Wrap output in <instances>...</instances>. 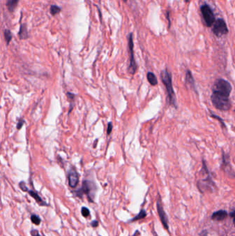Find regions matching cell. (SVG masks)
Segmentation results:
<instances>
[{
	"label": "cell",
	"mask_w": 235,
	"mask_h": 236,
	"mask_svg": "<svg viewBox=\"0 0 235 236\" xmlns=\"http://www.w3.org/2000/svg\"><path fill=\"white\" fill-rule=\"evenodd\" d=\"M232 86L226 79H218L212 87L211 102L216 109L221 111H228L232 107L230 95L232 92Z\"/></svg>",
	"instance_id": "6da1fadb"
},
{
	"label": "cell",
	"mask_w": 235,
	"mask_h": 236,
	"mask_svg": "<svg viewBox=\"0 0 235 236\" xmlns=\"http://www.w3.org/2000/svg\"><path fill=\"white\" fill-rule=\"evenodd\" d=\"M161 78L162 82L164 83L165 87H166L169 104L177 108L176 97H175V93L174 89H173L172 75H171L170 72L168 71L167 69L163 71L161 74Z\"/></svg>",
	"instance_id": "7a4b0ae2"
},
{
	"label": "cell",
	"mask_w": 235,
	"mask_h": 236,
	"mask_svg": "<svg viewBox=\"0 0 235 236\" xmlns=\"http://www.w3.org/2000/svg\"><path fill=\"white\" fill-rule=\"evenodd\" d=\"M96 191V186L93 182L89 180H84L82 184L81 188L77 191V196L82 197L83 195H86L88 196V200L92 202V199L94 196V192Z\"/></svg>",
	"instance_id": "3957f363"
},
{
	"label": "cell",
	"mask_w": 235,
	"mask_h": 236,
	"mask_svg": "<svg viewBox=\"0 0 235 236\" xmlns=\"http://www.w3.org/2000/svg\"><path fill=\"white\" fill-rule=\"evenodd\" d=\"M201 12L206 26L208 27H211L215 22V17L212 9L210 7V6L205 4L201 7Z\"/></svg>",
	"instance_id": "277c9868"
},
{
	"label": "cell",
	"mask_w": 235,
	"mask_h": 236,
	"mask_svg": "<svg viewBox=\"0 0 235 236\" xmlns=\"http://www.w3.org/2000/svg\"><path fill=\"white\" fill-rule=\"evenodd\" d=\"M212 32L217 37H221L226 35L228 32V28L227 27L226 22L223 19H218L215 20L213 24Z\"/></svg>",
	"instance_id": "5b68a950"
},
{
	"label": "cell",
	"mask_w": 235,
	"mask_h": 236,
	"mask_svg": "<svg viewBox=\"0 0 235 236\" xmlns=\"http://www.w3.org/2000/svg\"><path fill=\"white\" fill-rule=\"evenodd\" d=\"M133 34L130 33L128 36V48L130 52V64L128 66L129 73L134 75L137 71V64L134 57V51H133Z\"/></svg>",
	"instance_id": "8992f818"
},
{
	"label": "cell",
	"mask_w": 235,
	"mask_h": 236,
	"mask_svg": "<svg viewBox=\"0 0 235 236\" xmlns=\"http://www.w3.org/2000/svg\"><path fill=\"white\" fill-rule=\"evenodd\" d=\"M156 207H157V211L161 221L162 224L164 225V227L166 230L169 229L168 226V216H167L166 212H165L164 207H163V204L161 202V200L160 196H159V198L157 199V202H156Z\"/></svg>",
	"instance_id": "52a82bcc"
},
{
	"label": "cell",
	"mask_w": 235,
	"mask_h": 236,
	"mask_svg": "<svg viewBox=\"0 0 235 236\" xmlns=\"http://www.w3.org/2000/svg\"><path fill=\"white\" fill-rule=\"evenodd\" d=\"M214 185V182H212V178L210 177L209 173H208V177L205 178V180H202L199 181L197 184V186L201 192H203L204 191H207L208 188H212Z\"/></svg>",
	"instance_id": "ba28073f"
},
{
	"label": "cell",
	"mask_w": 235,
	"mask_h": 236,
	"mask_svg": "<svg viewBox=\"0 0 235 236\" xmlns=\"http://www.w3.org/2000/svg\"><path fill=\"white\" fill-rule=\"evenodd\" d=\"M68 178L69 185L72 188H75L79 183V175L77 172L74 169H71L68 174Z\"/></svg>",
	"instance_id": "9c48e42d"
},
{
	"label": "cell",
	"mask_w": 235,
	"mask_h": 236,
	"mask_svg": "<svg viewBox=\"0 0 235 236\" xmlns=\"http://www.w3.org/2000/svg\"><path fill=\"white\" fill-rule=\"evenodd\" d=\"M228 217V213L226 211L220 210L212 213L211 218L214 221H222L224 220Z\"/></svg>",
	"instance_id": "30bf717a"
},
{
	"label": "cell",
	"mask_w": 235,
	"mask_h": 236,
	"mask_svg": "<svg viewBox=\"0 0 235 236\" xmlns=\"http://www.w3.org/2000/svg\"><path fill=\"white\" fill-rule=\"evenodd\" d=\"M29 195L31 197H32L39 204L41 205V206H46V205H48L46 204V202H44V200H42V198H41V197L39 196V195L35 191H30V190H28L27 191Z\"/></svg>",
	"instance_id": "8fae6325"
},
{
	"label": "cell",
	"mask_w": 235,
	"mask_h": 236,
	"mask_svg": "<svg viewBox=\"0 0 235 236\" xmlns=\"http://www.w3.org/2000/svg\"><path fill=\"white\" fill-rule=\"evenodd\" d=\"M19 37L21 40H26L28 38V30L26 24H22L19 31Z\"/></svg>",
	"instance_id": "7c38bea8"
},
{
	"label": "cell",
	"mask_w": 235,
	"mask_h": 236,
	"mask_svg": "<svg viewBox=\"0 0 235 236\" xmlns=\"http://www.w3.org/2000/svg\"><path fill=\"white\" fill-rule=\"evenodd\" d=\"M185 81H186V84H188L190 85L194 89L196 90L195 79H194V78L192 77V73L190 71H187L186 75H185Z\"/></svg>",
	"instance_id": "4fadbf2b"
},
{
	"label": "cell",
	"mask_w": 235,
	"mask_h": 236,
	"mask_svg": "<svg viewBox=\"0 0 235 236\" xmlns=\"http://www.w3.org/2000/svg\"><path fill=\"white\" fill-rule=\"evenodd\" d=\"M19 0H7L6 6L10 12H13L17 8Z\"/></svg>",
	"instance_id": "5bb4252c"
},
{
	"label": "cell",
	"mask_w": 235,
	"mask_h": 236,
	"mask_svg": "<svg viewBox=\"0 0 235 236\" xmlns=\"http://www.w3.org/2000/svg\"><path fill=\"white\" fill-rule=\"evenodd\" d=\"M147 79L148 82L152 86H156L158 84L157 78H156V75L153 73H152V72H148L147 73Z\"/></svg>",
	"instance_id": "9a60e30c"
},
{
	"label": "cell",
	"mask_w": 235,
	"mask_h": 236,
	"mask_svg": "<svg viewBox=\"0 0 235 236\" xmlns=\"http://www.w3.org/2000/svg\"><path fill=\"white\" fill-rule=\"evenodd\" d=\"M146 215H147L146 211L145 210H141V211H140V212L139 213V214H138L137 216H135L133 219H131V222H135V221L139 220V219H143L144 217H146Z\"/></svg>",
	"instance_id": "2e32d148"
},
{
	"label": "cell",
	"mask_w": 235,
	"mask_h": 236,
	"mask_svg": "<svg viewBox=\"0 0 235 236\" xmlns=\"http://www.w3.org/2000/svg\"><path fill=\"white\" fill-rule=\"evenodd\" d=\"M61 11V9L60 7H59L57 5H52L50 6V12L51 13V15H57V14L60 13Z\"/></svg>",
	"instance_id": "e0dca14e"
},
{
	"label": "cell",
	"mask_w": 235,
	"mask_h": 236,
	"mask_svg": "<svg viewBox=\"0 0 235 236\" xmlns=\"http://www.w3.org/2000/svg\"><path fill=\"white\" fill-rule=\"evenodd\" d=\"M4 38L7 44L9 45L10 44V42H11V41L12 40V38H13V35H12L11 30L8 29L4 30Z\"/></svg>",
	"instance_id": "ac0fdd59"
},
{
	"label": "cell",
	"mask_w": 235,
	"mask_h": 236,
	"mask_svg": "<svg viewBox=\"0 0 235 236\" xmlns=\"http://www.w3.org/2000/svg\"><path fill=\"white\" fill-rule=\"evenodd\" d=\"M30 218H31L32 222L33 223V224H35V225H39L40 224V222H41V219H40V217L37 216V215H32V216H31V217H30Z\"/></svg>",
	"instance_id": "d6986e66"
},
{
	"label": "cell",
	"mask_w": 235,
	"mask_h": 236,
	"mask_svg": "<svg viewBox=\"0 0 235 236\" xmlns=\"http://www.w3.org/2000/svg\"><path fill=\"white\" fill-rule=\"evenodd\" d=\"M81 214L84 217H87L90 215V211L89 209L86 207H82L81 209Z\"/></svg>",
	"instance_id": "ffe728a7"
},
{
	"label": "cell",
	"mask_w": 235,
	"mask_h": 236,
	"mask_svg": "<svg viewBox=\"0 0 235 236\" xmlns=\"http://www.w3.org/2000/svg\"><path fill=\"white\" fill-rule=\"evenodd\" d=\"M19 187H20V188H21V189L23 191H25V192H27L28 191V188L26 187V184H25V183H24V182H21L19 183Z\"/></svg>",
	"instance_id": "44dd1931"
},
{
	"label": "cell",
	"mask_w": 235,
	"mask_h": 236,
	"mask_svg": "<svg viewBox=\"0 0 235 236\" xmlns=\"http://www.w3.org/2000/svg\"><path fill=\"white\" fill-rule=\"evenodd\" d=\"M24 120L23 119H19V120L18 121V123H17V128L18 130H20V129L22 128V127L24 125Z\"/></svg>",
	"instance_id": "7402d4cb"
},
{
	"label": "cell",
	"mask_w": 235,
	"mask_h": 236,
	"mask_svg": "<svg viewBox=\"0 0 235 236\" xmlns=\"http://www.w3.org/2000/svg\"><path fill=\"white\" fill-rule=\"evenodd\" d=\"M112 128H113L112 124L111 122H109L108 124V128H107V135H109L110 134L112 131Z\"/></svg>",
	"instance_id": "603a6c76"
},
{
	"label": "cell",
	"mask_w": 235,
	"mask_h": 236,
	"mask_svg": "<svg viewBox=\"0 0 235 236\" xmlns=\"http://www.w3.org/2000/svg\"><path fill=\"white\" fill-rule=\"evenodd\" d=\"M31 234L32 235V236H41L40 234L38 233V232L35 231V230H32L31 231Z\"/></svg>",
	"instance_id": "cb8c5ba5"
},
{
	"label": "cell",
	"mask_w": 235,
	"mask_h": 236,
	"mask_svg": "<svg viewBox=\"0 0 235 236\" xmlns=\"http://www.w3.org/2000/svg\"><path fill=\"white\" fill-rule=\"evenodd\" d=\"M98 222L97 221V220H94V221H92V222H91V225H92V227H97L98 226Z\"/></svg>",
	"instance_id": "d4e9b609"
},
{
	"label": "cell",
	"mask_w": 235,
	"mask_h": 236,
	"mask_svg": "<svg viewBox=\"0 0 235 236\" xmlns=\"http://www.w3.org/2000/svg\"><path fill=\"white\" fill-rule=\"evenodd\" d=\"M167 18H168L169 22V26H170V11L167 12Z\"/></svg>",
	"instance_id": "484cf974"
},
{
	"label": "cell",
	"mask_w": 235,
	"mask_h": 236,
	"mask_svg": "<svg viewBox=\"0 0 235 236\" xmlns=\"http://www.w3.org/2000/svg\"><path fill=\"white\" fill-rule=\"evenodd\" d=\"M230 215H231V216H232V217H234V211H232V213H230Z\"/></svg>",
	"instance_id": "4316f807"
},
{
	"label": "cell",
	"mask_w": 235,
	"mask_h": 236,
	"mask_svg": "<svg viewBox=\"0 0 235 236\" xmlns=\"http://www.w3.org/2000/svg\"><path fill=\"white\" fill-rule=\"evenodd\" d=\"M189 1H190V0H185V1H186V2H188Z\"/></svg>",
	"instance_id": "83f0119b"
},
{
	"label": "cell",
	"mask_w": 235,
	"mask_h": 236,
	"mask_svg": "<svg viewBox=\"0 0 235 236\" xmlns=\"http://www.w3.org/2000/svg\"><path fill=\"white\" fill-rule=\"evenodd\" d=\"M123 1H127V0H123Z\"/></svg>",
	"instance_id": "f1b7e54d"
}]
</instances>
